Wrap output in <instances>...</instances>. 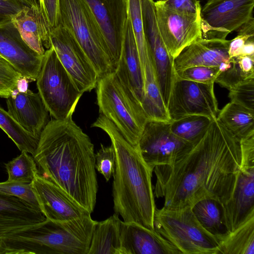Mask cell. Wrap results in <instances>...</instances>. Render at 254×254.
<instances>
[{
	"label": "cell",
	"mask_w": 254,
	"mask_h": 254,
	"mask_svg": "<svg viewBox=\"0 0 254 254\" xmlns=\"http://www.w3.org/2000/svg\"><path fill=\"white\" fill-rule=\"evenodd\" d=\"M158 27L164 45L174 59L186 47L202 37L200 14L178 11L155 1Z\"/></svg>",
	"instance_id": "7c38bea8"
},
{
	"label": "cell",
	"mask_w": 254,
	"mask_h": 254,
	"mask_svg": "<svg viewBox=\"0 0 254 254\" xmlns=\"http://www.w3.org/2000/svg\"><path fill=\"white\" fill-rule=\"evenodd\" d=\"M7 112L26 131L39 139L49 122V112L39 93L29 89L14 92L6 98Z\"/></svg>",
	"instance_id": "e0dca14e"
},
{
	"label": "cell",
	"mask_w": 254,
	"mask_h": 254,
	"mask_svg": "<svg viewBox=\"0 0 254 254\" xmlns=\"http://www.w3.org/2000/svg\"><path fill=\"white\" fill-rule=\"evenodd\" d=\"M0 217L26 220L36 223L46 219L41 211L35 209L22 199L1 193Z\"/></svg>",
	"instance_id": "4316f807"
},
{
	"label": "cell",
	"mask_w": 254,
	"mask_h": 254,
	"mask_svg": "<svg viewBox=\"0 0 254 254\" xmlns=\"http://www.w3.org/2000/svg\"><path fill=\"white\" fill-rule=\"evenodd\" d=\"M23 77L12 65L0 55V97L7 98L17 89Z\"/></svg>",
	"instance_id": "1f68e13d"
},
{
	"label": "cell",
	"mask_w": 254,
	"mask_h": 254,
	"mask_svg": "<svg viewBox=\"0 0 254 254\" xmlns=\"http://www.w3.org/2000/svg\"><path fill=\"white\" fill-rule=\"evenodd\" d=\"M32 187L46 219L67 221L91 215L66 192L39 173Z\"/></svg>",
	"instance_id": "9a60e30c"
},
{
	"label": "cell",
	"mask_w": 254,
	"mask_h": 254,
	"mask_svg": "<svg viewBox=\"0 0 254 254\" xmlns=\"http://www.w3.org/2000/svg\"><path fill=\"white\" fill-rule=\"evenodd\" d=\"M232 59V66L228 69L221 72L215 81V83L218 84L222 87L227 88L228 90L238 82L246 79L235 58H233Z\"/></svg>",
	"instance_id": "74e56055"
},
{
	"label": "cell",
	"mask_w": 254,
	"mask_h": 254,
	"mask_svg": "<svg viewBox=\"0 0 254 254\" xmlns=\"http://www.w3.org/2000/svg\"><path fill=\"white\" fill-rule=\"evenodd\" d=\"M115 73L129 94L141 106L144 95V76L128 16L122 52Z\"/></svg>",
	"instance_id": "d6986e66"
},
{
	"label": "cell",
	"mask_w": 254,
	"mask_h": 254,
	"mask_svg": "<svg viewBox=\"0 0 254 254\" xmlns=\"http://www.w3.org/2000/svg\"><path fill=\"white\" fill-rule=\"evenodd\" d=\"M96 88L99 113L111 121L129 143L137 146L148 121L141 105L125 89L115 71L99 79Z\"/></svg>",
	"instance_id": "277c9868"
},
{
	"label": "cell",
	"mask_w": 254,
	"mask_h": 254,
	"mask_svg": "<svg viewBox=\"0 0 254 254\" xmlns=\"http://www.w3.org/2000/svg\"><path fill=\"white\" fill-rule=\"evenodd\" d=\"M0 193L17 197L36 210L41 211L32 184L8 182L0 183Z\"/></svg>",
	"instance_id": "d6a6232c"
},
{
	"label": "cell",
	"mask_w": 254,
	"mask_h": 254,
	"mask_svg": "<svg viewBox=\"0 0 254 254\" xmlns=\"http://www.w3.org/2000/svg\"><path fill=\"white\" fill-rule=\"evenodd\" d=\"M50 42L78 90L83 94L96 88L98 78L93 65L66 30L60 25L52 29Z\"/></svg>",
	"instance_id": "5bb4252c"
},
{
	"label": "cell",
	"mask_w": 254,
	"mask_h": 254,
	"mask_svg": "<svg viewBox=\"0 0 254 254\" xmlns=\"http://www.w3.org/2000/svg\"><path fill=\"white\" fill-rule=\"evenodd\" d=\"M39 8L52 29L59 25V0H38Z\"/></svg>",
	"instance_id": "f35d334b"
},
{
	"label": "cell",
	"mask_w": 254,
	"mask_h": 254,
	"mask_svg": "<svg viewBox=\"0 0 254 254\" xmlns=\"http://www.w3.org/2000/svg\"><path fill=\"white\" fill-rule=\"evenodd\" d=\"M91 127L101 128L110 137L115 152L113 196L115 213L124 221L155 230L156 208L151 179L153 171L138 148L129 143L115 125L100 114Z\"/></svg>",
	"instance_id": "3957f363"
},
{
	"label": "cell",
	"mask_w": 254,
	"mask_h": 254,
	"mask_svg": "<svg viewBox=\"0 0 254 254\" xmlns=\"http://www.w3.org/2000/svg\"><path fill=\"white\" fill-rule=\"evenodd\" d=\"M220 74L219 67L214 66H194L175 72L180 79L202 83H215Z\"/></svg>",
	"instance_id": "e575fe53"
},
{
	"label": "cell",
	"mask_w": 254,
	"mask_h": 254,
	"mask_svg": "<svg viewBox=\"0 0 254 254\" xmlns=\"http://www.w3.org/2000/svg\"><path fill=\"white\" fill-rule=\"evenodd\" d=\"M4 165L8 182L32 184L38 173L33 157L25 151H22L19 156Z\"/></svg>",
	"instance_id": "f546056e"
},
{
	"label": "cell",
	"mask_w": 254,
	"mask_h": 254,
	"mask_svg": "<svg viewBox=\"0 0 254 254\" xmlns=\"http://www.w3.org/2000/svg\"><path fill=\"white\" fill-rule=\"evenodd\" d=\"M120 254H182L155 230L134 222L120 221Z\"/></svg>",
	"instance_id": "ac0fdd59"
},
{
	"label": "cell",
	"mask_w": 254,
	"mask_h": 254,
	"mask_svg": "<svg viewBox=\"0 0 254 254\" xmlns=\"http://www.w3.org/2000/svg\"><path fill=\"white\" fill-rule=\"evenodd\" d=\"M0 55L23 78L36 81L44 55L37 54L25 43L11 21L0 26Z\"/></svg>",
	"instance_id": "2e32d148"
},
{
	"label": "cell",
	"mask_w": 254,
	"mask_h": 254,
	"mask_svg": "<svg viewBox=\"0 0 254 254\" xmlns=\"http://www.w3.org/2000/svg\"><path fill=\"white\" fill-rule=\"evenodd\" d=\"M24 6L18 0H0V26L10 22L12 17Z\"/></svg>",
	"instance_id": "60d3db41"
},
{
	"label": "cell",
	"mask_w": 254,
	"mask_h": 254,
	"mask_svg": "<svg viewBox=\"0 0 254 254\" xmlns=\"http://www.w3.org/2000/svg\"><path fill=\"white\" fill-rule=\"evenodd\" d=\"M170 123L148 121L138 141L140 154L152 171L156 166L172 164L193 145L174 134Z\"/></svg>",
	"instance_id": "30bf717a"
},
{
	"label": "cell",
	"mask_w": 254,
	"mask_h": 254,
	"mask_svg": "<svg viewBox=\"0 0 254 254\" xmlns=\"http://www.w3.org/2000/svg\"><path fill=\"white\" fill-rule=\"evenodd\" d=\"M27 6H39L38 0H18Z\"/></svg>",
	"instance_id": "f6af8a7d"
},
{
	"label": "cell",
	"mask_w": 254,
	"mask_h": 254,
	"mask_svg": "<svg viewBox=\"0 0 254 254\" xmlns=\"http://www.w3.org/2000/svg\"><path fill=\"white\" fill-rule=\"evenodd\" d=\"M254 55V37H250L244 44L240 56Z\"/></svg>",
	"instance_id": "ee69618b"
},
{
	"label": "cell",
	"mask_w": 254,
	"mask_h": 254,
	"mask_svg": "<svg viewBox=\"0 0 254 254\" xmlns=\"http://www.w3.org/2000/svg\"><path fill=\"white\" fill-rule=\"evenodd\" d=\"M154 227L182 254H218L216 235L202 226L191 207L174 209L156 208Z\"/></svg>",
	"instance_id": "8992f818"
},
{
	"label": "cell",
	"mask_w": 254,
	"mask_h": 254,
	"mask_svg": "<svg viewBox=\"0 0 254 254\" xmlns=\"http://www.w3.org/2000/svg\"><path fill=\"white\" fill-rule=\"evenodd\" d=\"M115 152L113 145L101 148L95 154V169L101 174L106 181H109L114 172Z\"/></svg>",
	"instance_id": "d590c367"
},
{
	"label": "cell",
	"mask_w": 254,
	"mask_h": 254,
	"mask_svg": "<svg viewBox=\"0 0 254 254\" xmlns=\"http://www.w3.org/2000/svg\"><path fill=\"white\" fill-rule=\"evenodd\" d=\"M240 140L217 119L203 136L170 165L156 166L155 196L164 207H192L210 198L221 205L231 197L240 170Z\"/></svg>",
	"instance_id": "6da1fadb"
},
{
	"label": "cell",
	"mask_w": 254,
	"mask_h": 254,
	"mask_svg": "<svg viewBox=\"0 0 254 254\" xmlns=\"http://www.w3.org/2000/svg\"><path fill=\"white\" fill-rule=\"evenodd\" d=\"M213 120L203 115H190L172 121L170 127L174 134L193 144L203 136Z\"/></svg>",
	"instance_id": "484cf974"
},
{
	"label": "cell",
	"mask_w": 254,
	"mask_h": 254,
	"mask_svg": "<svg viewBox=\"0 0 254 254\" xmlns=\"http://www.w3.org/2000/svg\"><path fill=\"white\" fill-rule=\"evenodd\" d=\"M192 210L199 222L208 231L215 235L222 233V208L217 201L210 198L200 200L192 207Z\"/></svg>",
	"instance_id": "f1b7e54d"
},
{
	"label": "cell",
	"mask_w": 254,
	"mask_h": 254,
	"mask_svg": "<svg viewBox=\"0 0 254 254\" xmlns=\"http://www.w3.org/2000/svg\"><path fill=\"white\" fill-rule=\"evenodd\" d=\"M11 22L22 39L34 52L44 55L51 47L52 28L39 6H24L12 18Z\"/></svg>",
	"instance_id": "44dd1931"
},
{
	"label": "cell",
	"mask_w": 254,
	"mask_h": 254,
	"mask_svg": "<svg viewBox=\"0 0 254 254\" xmlns=\"http://www.w3.org/2000/svg\"><path fill=\"white\" fill-rule=\"evenodd\" d=\"M216 236L218 254H254V215L233 231Z\"/></svg>",
	"instance_id": "cb8c5ba5"
},
{
	"label": "cell",
	"mask_w": 254,
	"mask_h": 254,
	"mask_svg": "<svg viewBox=\"0 0 254 254\" xmlns=\"http://www.w3.org/2000/svg\"><path fill=\"white\" fill-rule=\"evenodd\" d=\"M141 107L148 121L171 122L150 54L146 61L144 72V95Z\"/></svg>",
	"instance_id": "7402d4cb"
},
{
	"label": "cell",
	"mask_w": 254,
	"mask_h": 254,
	"mask_svg": "<svg viewBox=\"0 0 254 254\" xmlns=\"http://www.w3.org/2000/svg\"><path fill=\"white\" fill-rule=\"evenodd\" d=\"M128 12L144 76L149 52L144 31L141 0H128Z\"/></svg>",
	"instance_id": "4dcf8cb0"
},
{
	"label": "cell",
	"mask_w": 254,
	"mask_h": 254,
	"mask_svg": "<svg viewBox=\"0 0 254 254\" xmlns=\"http://www.w3.org/2000/svg\"><path fill=\"white\" fill-rule=\"evenodd\" d=\"M242 165L231 198L221 205L226 231H233L254 215V141L241 143Z\"/></svg>",
	"instance_id": "ba28073f"
},
{
	"label": "cell",
	"mask_w": 254,
	"mask_h": 254,
	"mask_svg": "<svg viewBox=\"0 0 254 254\" xmlns=\"http://www.w3.org/2000/svg\"><path fill=\"white\" fill-rule=\"evenodd\" d=\"M32 156L40 175L93 212L98 191L94 145L72 117L50 121Z\"/></svg>",
	"instance_id": "7a4b0ae2"
},
{
	"label": "cell",
	"mask_w": 254,
	"mask_h": 254,
	"mask_svg": "<svg viewBox=\"0 0 254 254\" xmlns=\"http://www.w3.org/2000/svg\"><path fill=\"white\" fill-rule=\"evenodd\" d=\"M100 32L116 68L128 16V0H83Z\"/></svg>",
	"instance_id": "4fadbf2b"
},
{
	"label": "cell",
	"mask_w": 254,
	"mask_h": 254,
	"mask_svg": "<svg viewBox=\"0 0 254 254\" xmlns=\"http://www.w3.org/2000/svg\"><path fill=\"white\" fill-rule=\"evenodd\" d=\"M0 128L14 142L21 152L33 156L39 139L25 130L8 112L0 106Z\"/></svg>",
	"instance_id": "83f0119b"
},
{
	"label": "cell",
	"mask_w": 254,
	"mask_h": 254,
	"mask_svg": "<svg viewBox=\"0 0 254 254\" xmlns=\"http://www.w3.org/2000/svg\"><path fill=\"white\" fill-rule=\"evenodd\" d=\"M34 224L36 223L26 220L0 217V237Z\"/></svg>",
	"instance_id": "b9f144b4"
},
{
	"label": "cell",
	"mask_w": 254,
	"mask_h": 254,
	"mask_svg": "<svg viewBox=\"0 0 254 254\" xmlns=\"http://www.w3.org/2000/svg\"><path fill=\"white\" fill-rule=\"evenodd\" d=\"M36 81L38 93L55 119L72 117L83 93L59 61L52 47L44 54Z\"/></svg>",
	"instance_id": "52a82bcc"
},
{
	"label": "cell",
	"mask_w": 254,
	"mask_h": 254,
	"mask_svg": "<svg viewBox=\"0 0 254 254\" xmlns=\"http://www.w3.org/2000/svg\"><path fill=\"white\" fill-rule=\"evenodd\" d=\"M246 79L254 77V55L234 57Z\"/></svg>",
	"instance_id": "7bdbcfd3"
},
{
	"label": "cell",
	"mask_w": 254,
	"mask_h": 254,
	"mask_svg": "<svg viewBox=\"0 0 254 254\" xmlns=\"http://www.w3.org/2000/svg\"><path fill=\"white\" fill-rule=\"evenodd\" d=\"M254 0H208L201 8L202 38L226 39L253 17Z\"/></svg>",
	"instance_id": "8fae6325"
},
{
	"label": "cell",
	"mask_w": 254,
	"mask_h": 254,
	"mask_svg": "<svg viewBox=\"0 0 254 254\" xmlns=\"http://www.w3.org/2000/svg\"><path fill=\"white\" fill-rule=\"evenodd\" d=\"M59 25L65 28L82 50L98 78L115 71L97 25L83 0H59Z\"/></svg>",
	"instance_id": "5b68a950"
},
{
	"label": "cell",
	"mask_w": 254,
	"mask_h": 254,
	"mask_svg": "<svg viewBox=\"0 0 254 254\" xmlns=\"http://www.w3.org/2000/svg\"><path fill=\"white\" fill-rule=\"evenodd\" d=\"M167 7L178 11L200 14L201 6L198 0H161Z\"/></svg>",
	"instance_id": "ab89813d"
},
{
	"label": "cell",
	"mask_w": 254,
	"mask_h": 254,
	"mask_svg": "<svg viewBox=\"0 0 254 254\" xmlns=\"http://www.w3.org/2000/svg\"><path fill=\"white\" fill-rule=\"evenodd\" d=\"M228 90L230 102L254 111V77L243 80Z\"/></svg>",
	"instance_id": "836d02e7"
},
{
	"label": "cell",
	"mask_w": 254,
	"mask_h": 254,
	"mask_svg": "<svg viewBox=\"0 0 254 254\" xmlns=\"http://www.w3.org/2000/svg\"><path fill=\"white\" fill-rule=\"evenodd\" d=\"M230 40L200 38L174 59L175 72L194 66H218L231 60L228 50Z\"/></svg>",
	"instance_id": "ffe728a7"
},
{
	"label": "cell",
	"mask_w": 254,
	"mask_h": 254,
	"mask_svg": "<svg viewBox=\"0 0 254 254\" xmlns=\"http://www.w3.org/2000/svg\"><path fill=\"white\" fill-rule=\"evenodd\" d=\"M119 215L97 221L93 231L88 254H120L121 242Z\"/></svg>",
	"instance_id": "603a6c76"
},
{
	"label": "cell",
	"mask_w": 254,
	"mask_h": 254,
	"mask_svg": "<svg viewBox=\"0 0 254 254\" xmlns=\"http://www.w3.org/2000/svg\"><path fill=\"white\" fill-rule=\"evenodd\" d=\"M217 119L240 140L254 133V111L234 103L225 105Z\"/></svg>",
	"instance_id": "d4e9b609"
},
{
	"label": "cell",
	"mask_w": 254,
	"mask_h": 254,
	"mask_svg": "<svg viewBox=\"0 0 254 254\" xmlns=\"http://www.w3.org/2000/svg\"><path fill=\"white\" fill-rule=\"evenodd\" d=\"M237 31L238 35L230 40L228 53L230 58L240 56L242 49L246 42L254 37V19L253 16L242 25Z\"/></svg>",
	"instance_id": "8d00e7d4"
},
{
	"label": "cell",
	"mask_w": 254,
	"mask_h": 254,
	"mask_svg": "<svg viewBox=\"0 0 254 254\" xmlns=\"http://www.w3.org/2000/svg\"><path fill=\"white\" fill-rule=\"evenodd\" d=\"M214 85V83H199L175 76L167 105L171 121L194 115L217 118L219 110Z\"/></svg>",
	"instance_id": "9c48e42d"
}]
</instances>
